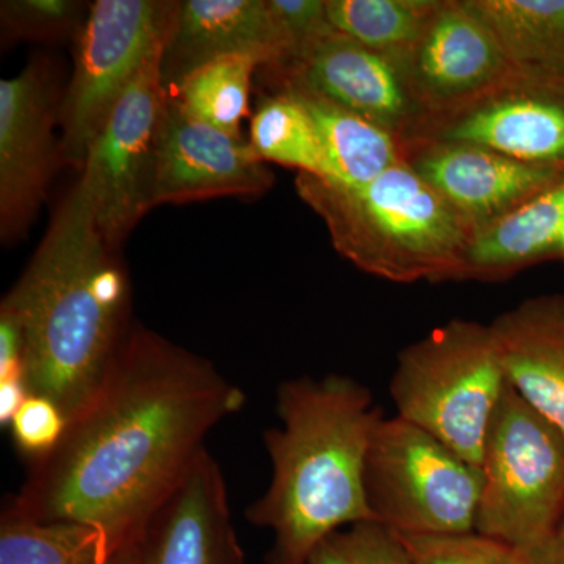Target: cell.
<instances>
[{
  "instance_id": "obj_1",
  "label": "cell",
  "mask_w": 564,
  "mask_h": 564,
  "mask_svg": "<svg viewBox=\"0 0 564 564\" xmlns=\"http://www.w3.org/2000/svg\"><path fill=\"white\" fill-rule=\"evenodd\" d=\"M245 393L214 364L133 325L101 391L33 459L9 502L39 521L99 530L115 554L180 486Z\"/></svg>"
},
{
  "instance_id": "obj_2",
  "label": "cell",
  "mask_w": 564,
  "mask_h": 564,
  "mask_svg": "<svg viewBox=\"0 0 564 564\" xmlns=\"http://www.w3.org/2000/svg\"><path fill=\"white\" fill-rule=\"evenodd\" d=\"M0 306L24 336L29 395L51 400L74 421L101 391L133 328L128 270L79 184Z\"/></svg>"
},
{
  "instance_id": "obj_3",
  "label": "cell",
  "mask_w": 564,
  "mask_h": 564,
  "mask_svg": "<svg viewBox=\"0 0 564 564\" xmlns=\"http://www.w3.org/2000/svg\"><path fill=\"white\" fill-rule=\"evenodd\" d=\"M276 413L281 425L263 434L272 480L248 521L272 530L270 564H307L329 534L375 521L364 467L384 415L366 386L343 375L284 381Z\"/></svg>"
},
{
  "instance_id": "obj_4",
  "label": "cell",
  "mask_w": 564,
  "mask_h": 564,
  "mask_svg": "<svg viewBox=\"0 0 564 564\" xmlns=\"http://www.w3.org/2000/svg\"><path fill=\"white\" fill-rule=\"evenodd\" d=\"M295 187L361 272L397 284L462 281L477 228L406 162L356 187L306 173Z\"/></svg>"
},
{
  "instance_id": "obj_5",
  "label": "cell",
  "mask_w": 564,
  "mask_h": 564,
  "mask_svg": "<svg viewBox=\"0 0 564 564\" xmlns=\"http://www.w3.org/2000/svg\"><path fill=\"white\" fill-rule=\"evenodd\" d=\"M507 388L491 325L464 318L406 345L389 386L397 417L432 434L477 467Z\"/></svg>"
},
{
  "instance_id": "obj_6",
  "label": "cell",
  "mask_w": 564,
  "mask_h": 564,
  "mask_svg": "<svg viewBox=\"0 0 564 564\" xmlns=\"http://www.w3.org/2000/svg\"><path fill=\"white\" fill-rule=\"evenodd\" d=\"M475 532L536 556L564 521V432L508 383L486 436Z\"/></svg>"
},
{
  "instance_id": "obj_7",
  "label": "cell",
  "mask_w": 564,
  "mask_h": 564,
  "mask_svg": "<svg viewBox=\"0 0 564 564\" xmlns=\"http://www.w3.org/2000/svg\"><path fill=\"white\" fill-rule=\"evenodd\" d=\"M364 488L375 522L400 536L475 532L480 467L397 415L375 429Z\"/></svg>"
},
{
  "instance_id": "obj_8",
  "label": "cell",
  "mask_w": 564,
  "mask_h": 564,
  "mask_svg": "<svg viewBox=\"0 0 564 564\" xmlns=\"http://www.w3.org/2000/svg\"><path fill=\"white\" fill-rule=\"evenodd\" d=\"M180 2L96 0L74 40V69L61 102V158L84 169L93 141L155 51L172 35Z\"/></svg>"
},
{
  "instance_id": "obj_9",
  "label": "cell",
  "mask_w": 564,
  "mask_h": 564,
  "mask_svg": "<svg viewBox=\"0 0 564 564\" xmlns=\"http://www.w3.org/2000/svg\"><path fill=\"white\" fill-rule=\"evenodd\" d=\"M165 46L154 52L93 141L79 185L107 245L121 251L154 207L155 169L169 93L162 82Z\"/></svg>"
},
{
  "instance_id": "obj_10",
  "label": "cell",
  "mask_w": 564,
  "mask_h": 564,
  "mask_svg": "<svg viewBox=\"0 0 564 564\" xmlns=\"http://www.w3.org/2000/svg\"><path fill=\"white\" fill-rule=\"evenodd\" d=\"M61 102L51 66L33 61L0 82V237L17 242L28 234L62 161L54 126Z\"/></svg>"
},
{
  "instance_id": "obj_11",
  "label": "cell",
  "mask_w": 564,
  "mask_h": 564,
  "mask_svg": "<svg viewBox=\"0 0 564 564\" xmlns=\"http://www.w3.org/2000/svg\"><path fill=\"white\" fill-rule=\"evenodd\" d=\"M402 68L425 122L519 77L469 0H441Z\"/></svg>"
},
{
  "instance_id": "obj_12",
  "label": "cell",
  "mask_w": 564,
  "mask_h": 564,
  "mask_svg": "<svg viewBox=\"0 0 564 564\" xmlns=\"http://www.w3.org/2000/svg\"><path fill=\"white\" fill-rule=\"evenodd\" d=\"M269 74L274 87L307 88L375 122L402 143L417 137L425 122L402 66L336 31L314 40Z\"/></svg>"
},
{
  "instance_id": "obj_13",
  "label": "cell",
  "mask_w": 564,
  "mask_h": 564,
  "mask_svg": "<svg viewBox=\"0 0 564 564\" xmlns=\"http://www.w3.org/2000/svg\"><path fill=\"white\" fill-rule=\"evenodd\" d=\"M414 139L477 144L564 170V80L516 77L463 109L430 118Z\"/></svg>"
},
{
  "instance_id": "obj_14",
  "label": "cell",
  "mask_w": 564,
  "mask_h": 564,
  "mask_svg": "<svg viewBox=\"0 0 564 564\" xmlns=\"http://www.w3.org/2000/svg\"><path fill=\"white\" fill-rule=\"evenodd\" d=\"M118 554L124 564H243L220 464L204 451Z\"/></svg>"
},
{
  "instance_id": "obj_15",
  "label": "cell",
  "mask_w": 564,
  "mask_h": 564,
  "mask_svg": "<svg viewBox=\"0 0 564 564\" xmlns=\"http://www.w3.org/2000/svg\"><path fill=\"white\" fill-rule=\"evenodd\" d=\"M273 184V173L248 140L188 117L169 96L155 169L154 207L223 196L256 199Z\"/></svg>"
},
{
  "instance_id": "obj_16",
  "label": "cell",
  "mask_w": 564,
  "mask_h": 564,
  "mask_svg": "<svg viewBox=\"0 0 564 564\" xmlns=\"http://www.w3.org/2000/svg\"><path fill=\"white\" fill-rule=\"evenodd\" d=\"M403 161L477 231L564 180V170L516 161L459 141H404Z\"/></svg>"
},
{
  "instance_id": "obj_17",
  "label": "cell",
  "mask_w": 564,
  "mask_h": 564,
  "mask_svg": "<svg viewBox=\"0 0 564 564\" xmlns=\"http://www.w3.org/2000/svg\"><path fill=\"white\" fill-rule=\"evenodd\" d=\"M228 55H252L267 73L291 58V39L269 0H182L163 51V87Z\"/></svg>"
},
{
  "instance_id": "obj_18",
  "label": "cell",
  "mask_w": 564,
  "mask_h": 564,
  "mask_svg": "<svg viewBox=\"0 0 564 564\" xmlns=\"http://www.w3.org/2000/svg\"><path fill=\"white\" fill-rule=\"evenodd\" d=\"M489 325L508 383L564 432V293L527 299Z\"/></svg>"
},
{
  "instance_id": "obj_19",
  "label": "cell",
  "mask_w": 564,
  "mask_h": 564,
  "mask_svg": "<svg viewBox=\"0 0 564 564\" xmlns=\"http://www.w3.org/2000/svg\"><path fill=\"white\" fill-rule=\"evenodd\" d=\"M564 231V180L475 232L462 281H503L558 256Z\"/></svg>"
},
{
  "instance_id": "obj_20",
  "label": "cell",
  "mask_w": 564,
  "mask_h": 564,
  "mask_svg": "<svg viewBox=\"0 0 564 564\" xmlns=\"http://www.w3.org/2000/svg\"><path fill=\"white\" fill-rule=\"evenodd\" d=\"M292 95L313 120L328 162L329 180L369 184L403 161V143L375 122L299 85H276Z\"/></svg>"
},
{
  "instance_id": "obj_21",
  "label": "cell",
  "mask_w": 564,
  "mask_h": 564,
  "mask_svg": "<svg viewBox=\"0 0 564 564\" xmlns=\"http://www.w3.org/2000/svg\"><path fill=\"white\" fill-rule=\"evenodd\" d=\"M527 79L564 80V0H469Z\"/></svg>"
},
{
  "instance_id": "obj_22",
  "label": "cell",
  "mask_w": 564,
  "mask_h": 564,
  "mask_svg": "<svg viewBox=\"0 0 564 564\" xmlns=\"http://www.w3.org/2000/svg\"><path fill=\"white\" fill-rule=\"evenodd\" d=\"M117 555L99 530L39 521L7 500L0 514V564H110Z\"/></svg>"
},
{
  "instance_id": "obj_23",
  "label": "cell",
  "mask_w": 564,
  "mask_h": 564,
  "mask_svg": "<svg viewBox=\"0 0 564 564\" xmlns=\"http://www.w3.org/2000/svg\"><path fill=\"white\" fill-rule=\"evenodd\" d=\"M440 2L326 0V11L334 31L403 66Z\"/></svg>"
},
{
  "instance_id": "obj_24",
  "label": "cell",
  "mask_w": 564,
  "mask_h": 564,
  "mask_svg": "<svg viewBox=\"0 0 564 564\" xmlns=\"http://www.w3.org/2000/svg\"><path fill=\"white\" fill-rule=\"evenodd\" d=\"M262 68L252 55H228L193 69L169 88L170 98L188 117L229 133L243 137L240 124L248 115L252 74Z\"/></svg>"
},
{
  "instance_id": "obj_25",
  "label": "cell",
  "mask_w": 564,
  "mask_h": 564,
  "mask_svg": "<svg viewBox=\"0 0 564 564\" xmlns=\"http://www.w3.org/2000/svg\"><path fill=\"white\" fill-rule=\"evenodd\" d=\"M248 143L262 162L329 180L328 162L306 109L285 91L263 99L251 120Z\"/></svg>"
},
{
  "instance_id": "obj_26",
  "label": "cell",
  "mask_w": 564,
  "mask_h": 564,
  "mask_svg": "<svg viewBox=\"0 0 564 564\" xmlns=\"http://www.w3.org/2000/svg\"><path fill=\"white\" fill-rule=\"evenodd\" d=\"M88 11L79 0H3L0 20L11 39L61 43L76 40Z\"/></svg>"
},
{
  "instance_id": "obj_27",
  "label": "cell",
  "mask_w": 564,
  "mask_h": 564,
  "mask_svg": "<svg viewBox=\"0 0 564 564\" xmlns=\"http://www.w3.org/2000/svg\"><path fill=\"white\" fill-rule=\"evenodd\" d=\"M307 564H414L402 538L375 521L337 530L314 549Z\"/></svg>"
},
{
  "instance_id": "obj_28",
  "label": "cell",
  "mask_w": 564,
  "mask_h": 564,
  "mask_svg": "<svg viewBox=\"0 0 564 564\" xmlns=\"http://www.w3.org/2000/svg\"><path fill=\"white\" fill-rule=\"evenodd\" d=\"M400 538L414 564H534L524 552L477 532Z\"/></svg>"
},
{
  "instance_id": "obj_29",
  "label": "cell",
  "mask_w": 564,
  "mask_h": 564,
  "mask_svg": "<svg viewBox=\"0 0 564 564\" xmlns=\"http://www.w3.org/2000/svg\"><path fill=\"white\" fill-rule=\"evenodd\" d=\"M9 426L17 447L33 462L57 447L68 422L57 404L44 397L29 395Z\"/></svg>"
},
{
  "instance_id": "obj_30",
  "label": "cell",
  "mask_w": 564,
  "mask_h": 564,
  "mask_svg": "<svg viewBox=\"0 0 564 564\" xmlns=\"http://www.w3.org/2000/svg\"><path fill=\"white\" fill-rule=\"evenodd\" d=\"M269 3L291 39V58L314 40L334 31L328 21L326 0H269Z\"/></svg>"
},
{
  "instance_id": "obj_31",
  "label": "cell",
  "mask_w": 564,
  "mask_h": 564,
  "mask_svg": "<svg viewBox=\"0 0 564 564\" xmlns=\"http://www.w3.org/2000/svg\"><path fill=\"white\" fill-rule=\"evenodd\" d=\"M534 564H564V521L555 536L541 554L533 556Z\"/></svg>"
},
{
  "instance_id": "obj_32",
  "label": "cell",
  "mask_w": 564,
  "mask_h": 564,
  "mask_svg": "<svg viewBox=\"0 0 564 564\" xmlns=\"http://www.w3.org/2000/svg\"><path fill=\"white\" fill-rule=\"evenodd\" d=\"M556 258L564 259V231L562 234V239H560L558 256H556Z\"/></svg>"
},
{
  "instance_id": "obj_33",
  "label": "cell",
  "mask_w": 564,
  "mask_h": 564,
  "mask_svg": "<svg viewBox=\"0 0 564 564\" xmlns=\"http://www.w3.org/2000/svg\"><path fill=\"white\" fill-rule=\"evenodd\" d=\"M110 564H124V562H122L121 555L117 552V555L113 556Z\"/></svg>"
}]
</instances>
